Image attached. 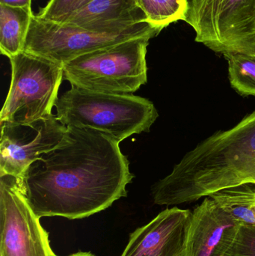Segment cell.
Segmentation results:
<instances>
[{
  "instance_id": "1",
  "label": "cell",
  "mask_w": 255,
  "mask_h": 256,
  "mask_svg": "<svg viewBox=\"0 0 255 256\" xmlns=\"http://www.w3.org/2000/svg\"><path fill=\"white\" fill-rule=\"evenodd\" d=\"M119 144L96 130L67 127L61 142L19 178L37 216L82 219L127 196L133 174Z\"/></svg>"
},
{
  "instance_id": "2",
  "label": "cell",
  "mask_w": 255,
  "mask_h": 256,
  "mask_svg": "<svg viewBox=\"0 0 255 256\" xmlns=\"http://www.w3.org/2000/svg\"><path fill=\"white\" fill-rule=\"evenodd\" d=\"M255 158V110L235 127L215 132L187 152L170 174L152 186L154 203L168 206L187 203L205 182Z\"/></svg>"
},
{
  "instance_id": "3",
  "label": "cell",
  "mask_w": 255,
  "mask_h": 256,
  "mask_svg": "<svg viewBox=\"0 0 255 256\" xmlns=\"http://www.w3.org/2000/svg\"><path fill=\"white\" fill-rule=\"evenodd\" d=\"M67 127L88 128L121 142L133 134L149 132L159 114L151 100L133 94H111L72 86L55 104Z\"/></svg>"
},
{
  "instance_id": "4",
  "label": "cell",
  "mask_w": 255,
  "mask_h": 256,
  "mask_svg": "<svg viewBox=\"0 0 255 256\" xmlns=\"http://www.w3.org/2000/svg\"><path fill=\"white\" fill-rule=\"evenodd\" d=\"M150 37L130 39L76 57L63 64L72 86L111 94H133L148 81Z\"/></svg>"
},
{
  "instance_id": "5",
  "label": "cell",
  "mask_w": 255,
  "mask_h": 256,
  "mask_svg": "<svg viewBox=\"0 0 255 256\" xmlns=\"http://www.w3.org/2000/svg\"><path fill=\"white\" fill-rule=\"evenodd\" d=\"M163 30L148 22L118 28L76 26L43 20L34 14L23 51L63 66L84 54L130 39L153 38Z\"/></svg>"
},
{
  "instance_id": "6",
  "label": "cell",
  "mask_w": 255,
  "mask_h": 256,
  "mask_svg": "<svg viewBox=\"0 0 255 256\" xmlns=\"http://www.w3.org/2000/svg\"><path fill=\"white\" fill-rule=\"evenodd\" d=\"M9 60L11 80L0 122L28 123L51 115L64 78L62 66L25 51Z\"/></svg>"
},
{
  "instance_id": "7",
  "label": "cell",
  "mask_w": 255,
  "mask_h": 256,
  "mask_svg": "<svg viewBox=\"0 0 255 256\" xmlns=\"http://www.w3.org/2000/svg\"><path fill=\"white\" fill-rule=\"evenodd\" d=\"M184 21L217 54L255 52V0H189Z\"/></svg>"
},
{
  "instance_id": "8",
  "label": "cell",
  "mask_w": 255,
  "mask_h": 256,
  "mask_svg": "<svg viewBox=\"0 0 255 256\" xmlns=\"http://www.w3.org/2000/svg\"><path fill=\"white\" fill-rule=\"evenodd\" d=\"M55 255L19 178L0 176V256Z\"/></svg>"
},
{
  "instance_id": "9",
  "label": "cell",
  "mask_w": 255,
  "mask_h": 256,
  "mask_svg": "<svg viewBox=\"0 0 255 256\" xmlns=\"http://www.w3.org/2000/svg\"><path fill=\"white\" fill-rule=\"evenodd\" d=\"M0 123V176L17 178L42 155L55 148L67 130L52 114L31 122Z\"/></svg>"
},
{
  "instance_id": "10",
  "label": "cell",
  "mask_w": 255,
  "mask_h": 256,
  "mask_svg": "<svg viewBox=\"0 0 255 256\" xmlns=\"http://www.w3.org/2000/svg\"><path fill=\"white\" fill-rule=\"evenodd\" d=\"M192 214L177 207L166 209L130 234L121 256H184Z\"/></svg>"
},
{
  "instance_id": "11",
  "label": "cell",
  "mask_w": 255,
  "mask_h": 256,
  "mask_svg": "<svg viewBox=\"0 0 255 256\" xmlns=\"http://www.w3.org/2000/svg\"><path fill=\"white\" fill-rule=\"evenodd\" d=\"M241 224L212 198L205 197L192 214L184 256H224Z\"/></svg>"
},
{
  "instance_id": "12",
  "label": "cell",
  "mask_w": 255,
  "mask_h": 256,
  "mask_svg": "<svg viewBox=\"0 0 255 256\" xmlns=\"http://www.w3.org/2000/svg\"><path fill=\"white\" fill-rule=\"evenodd\" d=\"M142 22L148 20L138 0H91L64 24L82 27L118 28Z\"/></svg>"
},
{
  "instance_id": "13",
  "label": "cell",
  "mask_w": 255,
  "mask_h": 256,
  "mask_svg": "<svg viewBox=\"0 0 255 256\" xmlns=\"http://www.w3.org/2000/svg\"><path fill=\"white\" fill-rule=\"evenodd\" d=\"M33 15L31 7L0 4V51L7 58L22 52Z\"/></svg>"
},
{
  "instance_id": "14",
  "label": "cell",
  "mask_w": 255,
  "mask_h": 256,
  "mask_svg": "<svg viewBox=\"0 0 255 256\" xmlns=\"http://www.w3.org/2000/svg\"><path fill=\"white\" fill-rule=\"evenodd\" d=\"M209 197L241 224L255 226V184L244 183L224 188Z\"/></svg>"
},
{
  "instance_id": "15",
  "label": "cell",
  "mask_w": 255,
  "mask_h": 256,
  "mask_svg": "<svg viewBox=\"0 0 255 256\" xmlns=\"http://www.w3.org/2000/svg\"><path fill=\"white\" fill-rule=\"evenodd\" d=\"M224 56L229 63L232 88L241 96L255 97V52L229 54Z\"/></svg>"
},
{
  "instance_id": "16",
  "label": "cell",
  "mask_w": 255,
  "mask_h": 256,
  "mask_svg": "<svg viewBox=\"0 0 255 256\" xmlns=\"http://www.w3.org/2000/svg\"><path fill=\"white\" fill-rule=\"evenodd\" d=\"M149 24L166 28L172 22L184 20L189 0H138Z\"/></svg>"
},
{
  "instance_id": "17",
  "label": "cell",
  "mask_w": 255,
  "mask_h": 256,
  "mask_svg": "<svg viewBox=\"0 0 255 256\" xmlns=\"http://www.w3.org/2000/svg\"><path fill=\"white\" fill-rule=\"evenodd\" d=\"M91 0H49L36 14L43 20L64 24L76 10Z\"/></svg>"
},
{
  "instance_id": "18",
  "label": "cell",
  "mask_w": 255,
  "mask_h": 256,
  "mask_svg": "<svg viewBox=\"0 0 255 256\" xmlns=\"http://www.w3.org/2000/svg\"><path fill=\"white\" fill-rule=\"evenodd\" d=\"M224 256H255V226L241 224L233 244Z\"/></svg>"
},
{
  "instance_id": "19",
  "label": "cell",
  "mask_w": 255,
  "mask_h": 256,
  "mask_svg": "<svg viewBox=\"0 0 255 256\" xmlns=\"http://www.w3.org/2000/svg\"><path fill=\"white\" fill-rule=\"evenodd\" d=\"M0 4L12 7H31V0H0Z\"/></svg>"
},
{
  "instance_id": "20",
  "label": "cell",
  "mask_w": 255,
  "mask_h": 256,
  "mask_svg": "<svg viewBox=\"0 0 255 256\" xmlns=\"http://www.w3.org/2000/svg\"><path fill=\"white\" fill-rule=\"evenodd\" d=\"M54 256H58L55 255ZM67 256H95L93 255V254H91V252H76V254H72V255Z\"/></svg>"
},
{
  "instance_id": "21",
  "label": "cell",
  "mask_w": 255,
  "mask_h": 256,
  "mask_svg": "<svg viewBox=\"0 0 255 256\" xmlns=\"http://www.w3.org/2000/svg\"><path fill=\"white\" fill-rule=\"evenodd\" d=\"M245 162H250V164H255V158H253V159L250 160L243 161V162H239V164H237L236 165L234 166H237V165H239V164H245ZM234 166H232V168H233ZM231 168H229V170H231ZM227 171H228V170H227Z\"/></svg>"
},
{
  "instance_id": "22",
  "label": "cell",
  "mask_w": 255,
  "mask_h": 256,
  "mask_svg": "<svg viewBox=\"0 0 255 256\" xmlns=\"http://www.w3.org/2000/svg\"><path fill=\"white\" fill-rule=\"evenodd\" d=\"M253 209H254V212H255V204H254V207H253Z\"/></svg>"
}]
</instances>
